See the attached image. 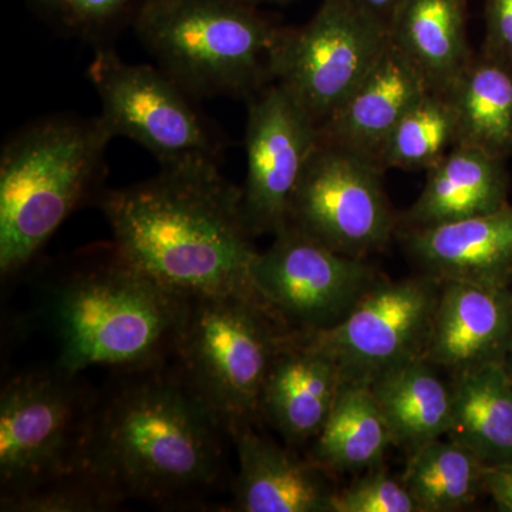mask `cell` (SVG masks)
I'll return each mask as SVG.
<instances>
[{
	"label": "cell",
	"mask_w": 512,
	"mask_h": 512,
	"mask_svg": "<svg viewBox=\"0 0 512 512\" xmlns=\"http://www.w3.org/2000/svg\"><path fill=\"white\" fill-rule=\"evenodd\" d=\"M97 204L114 244L160 284L185 296L237 295L264 305L252 284L258 251L242 191L221 174L220 161L165 165L146 181L104 190Z\"/></svg>",
	"instance_id": "6da1fadb"
},
{
	"label": "cell",
	"mask_w": 512,
	"mask_h": 512,
	"mask_svg": "<svg viewBox=\"0 0 512 512\" xmlns=\"http://www.w3.org/2000/svg\"><path fill=\"white\" fill-rule=\"evenodd\" d=\"M117 372L100 393L84 467L123 501L200 504L220 483L227 431L175 363Z\"/></svg>",
	"instance_id": "7a4b0ae2"
},
{
	"label": "cell",
	"mask_w": 512,
	"mask_h": 512,
	"mask_svg": "<svg viewBox=\"0 0 512 512\" xmlns=\"http://www.w3.org/2000/svg\"><path fill=\"white\" fill-rule=\"evenodd\" d=\"M187 298L138 268L114 241L79 249L43 285V312L59 342L56 365L82 373L167 362Z\"/></svg>",
	"instance_id": "3957f363"
},
{
	"label": "cell",
	"mask_w": 512,
	"mask_h": 512,
	"mask_svg": "<svg viewBox=\"0 0 512 512\" xmlns=\"http://www.w3.org/2000/svg\"><path fill=\"white\" fill-rule=\"evenodd\" d=\"M113 138L100 114H53L5 141L0 153L3 276L28 268L77 208L99 201Z\"/></svg>",
	"instance_id": "277c9868"
},
{
	"label": "cell",
	"mask_w": 512,
	"mask_h": 512,
	"mask_svg": "<svg viewBox=\"0 0 512 512\" xmlns=\"http://www.w3.org/2000/svg\"><path fill=\"white\" fill-rule=\"evenodd\" d=\"M133 29L157 66L197 100H248L269 86L285 30L248 0H150Z\"/></svg>",
	"instance_id": "5b68a950"
},
{
	"label": "cell",
	"mask_w": 512,
	"mask_h": 512,
	"mask_svg": "<svg viewBox=\"0 0 512 512\" xmlns=\"http://www.w3.org/2000/svg\"><path fill=\"white\" fill-rule=\"evenodd\" d=\"M286 335L268 309L252 299L188 296L171 359L229 436L261 417L262 387Z\"/></svg>",
	"instance_id": "8992f818"
},
{
	"label": "cell",
	"mask_w": 512,
	"mask_h": 512,
	"mask_svg": "<svg viewBox=\"0 0 512 512\" xmlns=\"http://www.w3.org/2000/svg\"><path fill=\"white\" fill-rule=\"evenodd\" d=\"M100 393L57 365L10 377L0 394V500L86 466Z\"/></svg>",
	"instance_id": "52a82bcc"
},
{
	"label": "cell",
	"mask_w": 512,
	"mask_h": 512,
	"mask_svg": "<svg viewBox=\"0 0 512 512\" xmlns=\"http://www.w3.org/2000/svg\"><path fill=\"white\" fill-rule=\"evenodd\" d=\"M87 77L114 138L136 141L161 167L195 158L221 161L227 138L198 109L197 99L160 67L124 62L113 47H101Z\"/></svg>",
	"instance_id": "ba28073f"
},
{
	"label": "cell",
	"mask_w": 512,
	"mask_h": 512,
	"mask_svg": "<svg viewBox=\"0 0 512 512\" xmlns=\"http://www.w3.org/2000/svg\"><path fill=\"white\" fill-rule=\"evenodd\" d=\"M390 43L386 26L346 0H322L302 28H285L272 57V83L319 128L375 66Z\"/></svg>",
	"instance_id": "9c48e42d"
},
{
	"label": "cell",
	"mask_w": 512,
	"mask_h": 512,
	"mask_svg": "<svg viewBox=\"0 0 512 512\" xmlns=\"http://www.w3.org/2000/svg\"><path fill=\"white\" fill-rule=\"evenodd\" d=\"M274 238L255 256L252 284L265 308L292 335L336 325L379 279L365 259L340 254L292 225Z\"/></svg>",
	"instance_id": "30bf717a"
},
{
	"label": "cell",
	"mask_w": 512,
	"mask_h": 512,
	"mask_svg": "<svg viewBox=\"0 0 512 512\" xmlns=\"http://www.w3.org/2000/svg\"><path fill=\"white\" fill-rule=\"evenodd\" d=\"M383 173L375 161L320 136L293 194L288 224L355 258L382 249L396 228Z\"/></svg>",
	"instance_id": "8fae6325"
},
{
	"label": "cell",
	"mask_w": 512,
	"mask_h": 512,
	"mask_svg": "<svg viewBox=\"0 0 512 512\" xmlns=\"http://www.w3.org/2000/svg\"><path fill=\"white\" fill-rule=\"evenodd\" d=\"M440 289L441 281L426 274L402 281L379 278L336 325L293 336L330 357L343 382L367 384L421 357Z\"/></svg>",
	"instance_id": "7c38bea8"
},
{
	"label": "cell",
	"mask_w": 512,
	"mask_h": 512,
	"mask_svg": "<svg viewBox=\"0 0 512 512\" xmlns=\"http://www.w3.org/2000/svg\"><path fill=\"white\" fill-rule=\"evenodd\" d=\"M247 103L242 215L252 237L275 235L288 224L293 194L320 130L278 84H269Z\"/></svg>",
	"instance_id": "4fadbf2b"
},
{
	"label": "cell",
	"mask_w": 512,
	"mask_h": 512,
	"mask_svg": "<svg viewBox=\"0 0 512 512\" xmlns=\"http://www.w3.org/2000/svg\"><path fill=\"white\" fill-rule=\"evenodd\" d=\"M512 350V292L508 286L441 281L421 359L454 376L505 362Z\"/></svg>",
	"instance_id": "5bb4252c"
},
{
	"label": "cell",
	"mask_w": 512,
	"mask_h": 512,
	"mask_svg": "<svg viewBox=\"0 0 512 512\" xmlns=\"http://www.w3.org/2000/svg\"><path fill=\"white\" fill-rule=\"evenodd\" d=\"M430 90L426 77L390 40L365 79L319 128L320 136L380 165L394 127Z\"/></svg>",
	"instance_id": "9a60e30c"
},
{
	"label": "cell",
	"mask_w": 512,
	"mask_h": 512,
	"mask_svg": "<svg viewBox=\"0 0 512 512\" xmlns=\"http://www.w3.org/2000/svg\"><path fill=\"white\" fill-rule=\"evenodd\" d=\"M245 423L229 433L238 456L231 511L329 512L332 487L323 468Z\"/></svg>",
	"instance_id": "2e32d148"
},
{
	"label": "cell",
	"mask_w": 512,
	"mask_h": 512,
	"mask_svg": "<svg viewBox=\"0 0 512 512\" xmlns=\"http://www.w3.org/2000/svg\"><path fill=\"white\" fill-rule=\"evenodd\" d=\"M407 252L439 281L508 286L512 278V207L434 227L412 228Z\"/></svg>",
	"instance_id": "e0dca14e"
},
{
	"label": "cell",
	"mask_w": 512,
	"mask_h": 512,
	"mask_svg": "<svg viewBox=\"0 0 512 512\" xmlns=\"http://www.w3.org/2000/svg\"><path fill=\"white\" fill-rule=\"evenodd\" d=\"M342 383L330 357L288 333L262 387L261 417L289 446L312 441L328 419Z\"/></svg>",
	"instance_id": "ac0fdd59"
},
{
	"label": "cell",
	"mask_w": 512,
	"mask_h": 512,
	"mask_svg": "<svg viewBox=\"0 0 512 512\" xmlns=\"http://www.w3.org/2000/svg\"><path fill=\"white\" fill-rule=\"evenodd\" d=\"M504 160L456 146L427 170L420 197L404 215L409 229L434 227L490 214L508 205Z\"/></svg>",
	"instance_id": "d6986e66"
},
{
	"label": "cell",
	"mask_w": 512,
	"mask_h": 512,
	"mask_svg": "<svg viewBox=\"0 0 512 512\" xmlns=\"http://www.w3.org/2000/svg\"><path fill=\"white\" fill-rule=\"evenodd\" d=\"M389 33L434 92L447 93L474 56L466 0H403Z\"/></svg>",
	"instance_id": "ffe728a7"
},
{
	"label": "cell",
	"mask_w": 512,
	"mask_h": 512,
	"mask_svg": "<svg viewBox=\"0 0 512 512\" xmlns=\"http://www.w3.org/2000/svg\"><path fill=\"white\" fill-rule=\"evenodd\" d=\"M450 389L447 439L473 451L485 466L512 464V379L505 362L458 373Z\"/></svg>",
	"instance_id": "44dd1931"
},
{
	"label": "cell",
	"mask_w": 512,
	"mask_h": 512,
	"mask_svg": "<svg viewBox=\"0 0 512 512\" xmlns=\"http://www.w3.org/2000/svg\"><path fill=\"white\" fill-rule=\"evenodd\" d=\"M433 365L417 359L386 370L367 383L382 412L393 444L416 450L446 436L451 420V389Z\"/></svg>",
	"instance_id": "7402d4cb"
},
{
	"label": "cell",
	"mask_w": 512,
	"mask_h": 512,
	"mask_svg": "<svg viewBox=\"0 0 512 512\" xmlns=\"http://www.w3.org/2000/svg\"><path fill=\"white\" fill-rule=\"evenodd\" d=\"M457 116V146L504 160L512 153V67L474 55L447 92Z\"/></svg>",
	"instance_id": "603a6c76"
},
{
	"label": "cell",
	"mask_w": 512,
	"mask_h": 512,
	"mask_svg": "<svg viewBox=\"0 0 512 512\" xmlns=\"http://www.w3.org/2000/svg\"><path fill=\"white\" fill-rule=\"evenodd\" d=\"M390 444L392 434L369 386L343 382L328 419L312 440V461L325 471L376 468Z\"/></svg>",
	"instance_id": "cb8c5ba5"
},
{
	"label": "cell",
	"mask_w": 512,
	"mask_h": 512,
	"mask_svg": "<svg viewBox=\"0 0 512 512\" xmlns=\"http://www.w3.org/2000/svg\"><path fill=\"white\" fill-rule=\"evenodd\" d=\"M484 470L477 454L440 437L412 451L402 483L420 512L460 511L484 491Z\"/></svg>",
	"instance_id": "d4e9b609"
},
{
	"label": "cell",
	"mask_w": 512,
	"mask_h": 512,
	"mask_svg": "<svg viewBox=\"0 0 512 512\" xmlns=\"http://www.w3.org/2000/svg\"><path fill=\"white\" fill-rule=\"evenodd\" d=\"M457 146V116L447 93L430 90L404 114L380 154V167L430 170Z\"/></svg>",
	"instance_id": "484cf974"
},
{
	"label": "cell",
	"mask_w": 512,
	"mask_h": 512,
	"mask_svg": "<svg viewBox=\"0 0 512 512\" xmlns=\"http://www.w3.org/2000/svg\"><path fill=\"white\" fill-rule=\"evenodd\" d=\"M150 0H30L33 9L57 32L96 49L109 47L133 28Z\"/></svg>",
	"instance_id": "4316f807"
},
{
	"label": "cell",
	"mask_w": 512,
	"mask_h": 512,
	"mask_svg": "<svg viewBox=\"0 0 512 512\" xmlns=\"http://www.w3.org/2000/svg\"><path fill=\"white\" fill-rule=\"evenodd\" d=\"M124 501L87 467L42 485L2 498V512H107Z\"/></svg>",
	"instance_id": "83f0119b"
},
{
	"label": "cell",
	"mask_w": 512,
	"mask_h": 512,
	"mask_svg": "<svg viewBox=\"0 0 512 512\" xmlns=\"http://www.w3.org/2000/svg\"><path fill=\"white\" fill-rule=\"evenodd\" d=\"M329 512H420V508L402 481L377 470L333 491Z\"/></svg>",
	"instance_id": "f1b7e54d"
},
{
	"label": "cell",
	"mask_w": 512,
	"mask_h": 512,
	"mask_svg": "<svg viewBox=\"0 0 512 512\" xmlns=\"http://www.w3.org/2000/svg\"><path fill=\"white\" fill-rule=\"evenodd\" d=\"M483 52L512 67V0H485Z\"/></svg>",
	"instance_id": "f546056e"
},
{
	"label": "cell",
	"mask_w": 512,
	"mask_h": 512,
	"mask_svg": "<svg viewBox=\"0 0 512 512\" xmlns=\"http://www.w3.org/2000/svg\"><path fill=\"white\" fill-rule=\"evenodd\" d=\"M484 490L501 511L512 512V464L485 466Z\"/></svg>",
	"instance_id": "4dcf8cb0"
},
{
	"label": "cell",
	"mask_w": 512,
	"mask_h": 512,
	"mask_svg": "<svg viewBox=\"0 0 512 512\" xmlns=\"http://www.w3.org/2000/svg\"><path fill=\"white\" fill-rule=\"evenodd\" d=\"M346 2L389 29L403 0H346Z\"/></svg>",
	"instance_id": "1f68e13d"
},
{
	"label": "cell",
	"mask_w": 512,
	"mask_h": 512,
	"mask_svg": "<svg viewBox=\"0 0 512 512\" xmlns=\"http://www.w3.org/2000/svg\"><path fill=\"white\" fill-rule=\"evenodd\" d=\"M248 2L254 3V5L258 6L259 3H291L296 2V0H248Z\"/></svg>",
	"instance_id": "d6a6232c"
},
{
	"label": "cell",
	"mask_w": 512,
	"mask_h": 512,
	"mask_svg": "<svg viewBox=\"0 0 512 512\" xmlns=\"http://www.w3.org/2000/svg\"><path fill=\"white\" fill-rule=\"evenodd\" d=\"M510 363L505 362V367H507L508 373H510L511 379H512V350L510 352Z\"/></svg>",
	"instance_id": "836d02e7"
}]
</instances>
